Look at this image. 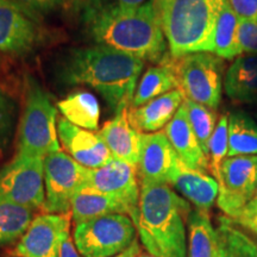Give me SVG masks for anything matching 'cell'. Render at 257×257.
I'll return each mask as SVG.
<instances>
[{
  "mask_svg": "<svg viewBox=\"0 0 257 257\" xmlns=\"http://www.w3.org/2000/svg\"><path fill=\"white\" fill-rule=\"evenodd\" d=\"M57 110L63 118L76 126L89 131L99 128L100 105L92 93L74 92L57 102Z\"/></svg>",
  "mask_w": 257,
  "mask_h": 257,
  "instance_id": "obj_24",
  "label": "cell"
},
{
  "mask_svg": "<svg viewBox=\"0 0 257 257\" xmlns=\"http://www.w3.org/2000/svg\"><path fill=\"white\" fill-rule=\"evenodd\" d=\"M185 99L181 89H173L142 106L130 107L128 120L137 131L148 134L157 133L174 118Z\"/></svg>",
  "mask_w": 257,
  "mask_h": 257,
  "instance_id": "obj_18",
  "label": "cell"
},
{
  "mask_svg": "<svg viewBox=\"0 0 257 257\" xmlns=\"http://www.w3.org/2000/svg\"><path fill=\"white\" fill-rule=\"evenodd\" d=\"M218 257H257V243L236 226L231 218H220L218 226Z\"/></svg>",
  "mask_w": 257,
  "mask_h": 257,
  "instance_id": "obj_27",
  "label": "cell"
},
{
  "mask_svg": "<svg viewBox=\"0 0 257 257\" xmlns=\"http://www.w3.org/2000/svg\"><path fill=\"white\" fill-rule=\"evenodd\" d=\"M169 185L181 193L182 197L191 201L198 210L206 212L213 206L219 194V184L216 179L205 172L188 168L181 161Z\"/></svg>",
  "mask_w": 257,
  "mask_h": 257,
  "instance_id": "obj_19",
  "label": "cell"
},
{
  "mask_svg": "<svg viewBox=\"0 0 257 257\" xmlns=\"http://www.w3.org/2000/svg\"><path fill=\"white\" fill-rule=\"evenodd\" d=\"M140 252H141V246H140V243H138V240L136 239L127 249H125L124 251H121L120 253H118V255L112 256V257H138L140 256Z\"/></svg>",
  "mask_w": 257,
  "mask_h": 257,
  "instance_id": "obj_37",
  "label": "cell"
},
{
  "mask_svg": "<svg viewBox=\"0 0 257 257\" xmlns=\"http://www.w3.org/2000/svg\"><path fill=\"white\" fill-rule=\"evenodd\" d=\"M176 88H179V80L175 69V59L169 60L167 56L159 66L150 67L143 74L137 85L131 107L142 106Z\"/></svg>",
  "mask_w": 257,
  "mask_h": 257,
  "instance_id": "obj_22",
  "label": "cell"
},
{
  "mask_svg": "<svg viewBox=\"0 0 257 257\" xmlns=\"http://www.w3.org/2000/svg\"><path fill=\"white\" fill-rule=\"evenodd\" d=\"M184 105L187 112L189 124L197 136L205 155H208V143L217 126V113L213 108L185 99Z\"/></svg>",
  "mask_w": 257,
  "mask_h": 257,
  "instance_id": "obj_29",
  "label": "cell"
},
{
  "mask_svg": "<svg viewBox=\"0 0 257 257\" xmlns=\"http://www.w3.org/2000/svg\"><path fill=\"white\" fill-rule=\"evenodd\" d=\"M147 2L148 0H118V3L125 8H137V6L143 5Z\"/></svg>",
  "mask_w": 257,
  "mask_h": 257,
  "instance_id": "obj_38",
  "label": "cell"
},
{
  "mask_svg": "<svg viewBox=\"0 0 257 257\" xmlns=\"http://www.w3.org/2000/svg\"><path fill=\"white\" fill-rule=\"evenodd\" d=\"M137 229L127 214L113 213L76 224L73 240L83 257H112L136 240Z\"/></svg>",
  "mask_w": 257,
  "mask_h": 257,
  "instance_id": "obj_6",
  "label": "cell"
},
{
  "mask_svg": "<svg viewBox=\"0 0 257 257\" xmlns=\"http://www.w3.org/2000/svg\"><path fill=\"white\" fill-rule=\"evenodd\" d=\"M144 61L101 44L74 48L63 57L59 75L64 85H83L105 99L114 114L131 107Z\"/></svg>",
  "mask_w": 257,
  "mask_h": 257,
  "instance_id": "obj_2",
  "label": "cell"
},
{
  "mask_svg": "<svg viewBox=\"0 0 257 257\" xmlns=\"http://www.w3.org/2000/svg\"><path fill=\"white\" fill-rule=\"evenodd\" d=\"M57 135L68 155L86 168H100L112 159L98 133L76 126L66 118L57 120Z\"/></svg>",
  "mask_w": 257,
  "mask_h": 257,
  "instance_id": "obj_14",
  "label": "cell"
},
{
  "mask_svg": "<svg viewBox=\"0 0 257 257\" xmlns=\"http://www.w3.org/2000/svg\"><path fill=\"white\" fill-rule=\"evenodd\" d=\"M224 91L234 101L256 100L257 54H243L234 59L225 73Z\"/></svg>",
  "mask_w": 257,
  "mask_h": 257,
  "instance_id": "obj_20",
  "label": "cell"
},
{
  "mask_svg": "<svg viewBox=\"0 0 257 257\" xmlns=\"http://www.w3.org/2000/svg\"><path fill=\"white\" fill-rule=\"evenodd\" d=\"M138 257H154V256H152V255H141V256H138Z\"/></svg>",
  "mask_w": 257,
  "mask_h": 257,
  "instance_id": "obj_40",
  "label": "cell"
},
{
  "mask_svg": "<svg viewBox=\"0 0 257 257\" xmlns=\"http://www.w3.org/2000/svg\"><path fill=\"white\" fill-rule=\"evenodd\" d=\"M81 21L86 34L101 46L124 51L143 61L162 62L167 43L156 0L125 8L118 0H82Z\"/></svg>",
  "mask_w": 257,
  "mask_h": 257,
  "instance_id": "obj_1",
  "label": "cell"
},
{
  "mask_svg": "<svg viewBox=\"0 0 257 257\" xmlns=\"http://www.w3.org/2000/svg\"><path fill=\"white\" fill-rule=\"evenodd\" d=\"M24 110L18 127V154L46 157L60 152L56 107L34 76L25 79Z\"/></svg>",
  "mask_w": 257,
  "mask_h": 257,
  "instance_id": "obj_5",
  "label": "cell"
},
{
  "mask_svg": "<svg viewBox=\"0 0 257 257\" xmlns=\"http://www.w3.org/2000/svg\"><path fill=\"white\" fill-rule=\"evenodd\" d=\"M238 47L240 55L243 54H257V22L239 21Z\"/></svg>",
  "mask_w": 257,
  "mask_h": 257,
  "instance_id": "obj_33",
  "label": "cell"
},
{
  "mask_svg": "<svg viewBox=\"0 0 257 257\" xmlns=\"http://www.w3.org/2000/svg\"><path fill=\"white\" fill-rule=\"evenodd\" d=\"M70 211L75 225L107 214L123 213L128 216L127 208L120 201L87 186H83L75 193Z\"/></svg>",
  "mask_w": 257,
  "mask_h": 257,
  "instance_id": "obj_21",
  "label": "cell"
},
{
  "mask_svg": "<svg viewBox=\"0 0 257 257\" xmlns=\"http://www.w3.org/2000/svg\"><path fill=\"white\" fill-rule=\"evenodd\" d=\"M239 18L225 3L218 16L213 34L212 54L223 60H232L240 55L238 47Z\"/></svg>",
  "mask_w": 257,
  "mask_h": 257,
  "instance_id": "obj_25",
  "label": "cell"
},
{
  "mask_svg": "<svg viewBox=\"0 0 257 257\" xmlns=\"http://www.w3.org/2000/svg\"><path fill=\"white\" fill-rule=\"evenodd\" d=\"M173 59L211 53L218 16L227 0H156Z\"/></svg>",
  "mask_w": 257,
  "mask_h": 257,
  "instance_id": "obj_4",
  "label": "cell"
},
{
  "mask_svg": "<svg viewBox=\"0 0 257 257\" xmlns=\"http://www.w3.org/2000/svg\"><path fill=\"white\" fill-rule=\"evenodd\" d=\"M175 69L185 98L216 110L224 87L223 59L206 51L192 53L175 59Z\"/></svg>",
  "mask_w": 257,
  "mask_h": 257,
  "instance_id": "obj_7",
  "label": "cell"
},
{
  "mask_svg": "<svg viewBox=\"0 0 257 257\" xmlns=\"http://www.w3.org/2000/svg\"><path fill=\"white\" fill-rule=\"evenodd\" d=\"M98 135L104 141L113 159L137 167L141 149V133L130 124L128 108H124L104 124Z\"/></svg>",
  "mask_w": 257,
  "mask_h": 257,
  "instance_id": "obj_17",
  "label": "cell"
},
{
  "mask_svg": "<svg viewBox=\"0 0 257 257\" xmlns=\"http://www.w3.org/2000/svg\"><path fill=\"white\" fill-rule=\"evenodd\" d=\"M179 162L165 131L141 134L137 165L141 185H169Z\"/></svg>",
  "mask_w": 257,
  "mask_h": 257,
  "instance_id": "obj_13",
  "label": "cell"
},
{
  "mask_svg": "<svg viewBox=\"0 0 257 257\" xmlns=\"http://www.w3.org/2000/svg\"><path fill=\"white\" fill-rule=\"evenodd\" d=\"M88 168L64 152L44 157V187L47 213H69L75 193L85 185Z\"/></svg>",
  "mask_w": 257,
  "mask_h": 257,
  "instance_id": "obj_9",
  "label": "cell"
},
{
  "mask_svg": "<svg viewBox=\"0 0 257 257\" xmlns=\"http://www.w3.org/2000/svg\"><path fill=\"white\" fill-rule=\"evenodd\" d=\"M240 225H242V226H244V227H248L249 230L255 229V227H257V216L251 218V219L244 221V223L240 224Z\"/></svg>",
  "mask_w": 257,
  "mask_h": 257,
  "instance_id": "obj_39",
  "label": "cell"
},
{
  "mask_svg": "<svg viewBox=\"0 0 257 257\" xmlns=\"http://www.w3.org/2000/svg\"><path fill=\"white\" fill-rule=\"evenodd\" d=\"M34 211L0 199V245L19 240L34 219Z\"/></svg>",
  "mask_w": 257,
  "mask_h": 257,
  "instance_id": "obj_28",
  "label": "cell"
},
{
  "mask_svg": "<svg viewBox=\"0 0 257 257\" xmlns=\"http://www.w3.org/2000/svg\"><path fill=\"white\" fill-rule=\"evenodd\" d=\"M32 22H40L47 16L63 8L69 0H9Z\"/></svg>",
  "mask_w": 257,
  "mask_h": 257,
  "instance_id": "obj_32",
  "label": "cell"
},
{
  "mask_svg": "<svg viewBox=\"0 0 257 257\" xmlns=\"http://www.w3.org/2000/svg\"><path fill=\"white\" fill-rule=\"evenodd\" d=\"M17 102L11 95L0 89V153L4 152L15 131Z\"/></svg>",
  "mask_w": 257,
  "mask_h": 257,
  "instance_id": "obj_31",
  "label": "cell"
},
{
  "mask_svg": "<svg viewBox=\"0 0 257 257\" xmlns=\"http://www.w3.org/2000/svg\"><path fill=\"white\" fill-rule=\"evenodd\" d=\"M165 133L176 155L186 167L205 173L210 169L208 159L189 124L184 104L176 112L174 118L167 124Z\"/></svg>",
  "mask_w": 257,
  "mask_h": 257,
  "instance_id": "obj_16",
  "label": "cell"
},
{
  "mask_svg": "<svg viewBox=\"0 0 257 257\" xmlns=\"http://www.w3.org/2000/svg\"><path fill=\"white\" fill-rule=\"evenodd\" d=\"M78 249H76L75 244H74V240L70 237V234L66 237L63 240L62 245H61L60 249V257H80Z\"/></svg>",
  "mask_w": 257,
  "mask_h": 257,
  "instance_id": "obj_36",
  "label": "cell"
},
{
  "mask_svg": "<svg viewBox=\"0 0 257 257\" xmlns=\"http://www.w3.org/2000/svg\"><path fill=\"white\" fill-rule=\"evenodd\" d=\"M257 155V123L244 112L229 114L227 157Z\"/></svg>",
  "mask_w": 257,
  "mask_h": 257,
  "instance_id": "obj_26",
  "label": "cell"
},
{
  "mask_svg": "<svg viewBox=\"0 0 257 257\" xmlns=\"http://www.w3.org/2000/svg\"><path fill=\"white\" fill-rule=\"evenodd\" d=\"M227 4L239 21L257 22V0H227Z\"/></svg>",
  "mask_w": 257,
  "mask_h": 257,
  "instance_id": "obj_34",
  "label": "cell"
},
{
  "mask_svg": "<svg viewBox=\"0 0 257 257\" xmlns=\"http://www.w3.org/2000/svg\"><path fill=\"white\" fill-rule=\"evenodd\" d=\"M257 216V191L255 194H253V197L251 200H250L248 204H246V206L243 208L242 212L239 213V216L236 218V219H233V221L236 224H243L244 221L251 219V218L256 217Z\"/></svg>",
  "mask_w": 257,
  "mask_h": 257,
  "instance_id": "obj_35",
  "label": "cell"
},
{
  "mask_svg": "<svg viewBox=\"0 0 257 257\" xmlns=\"http://www.w3.org/2000/svg\"><path fill=\"white\" fill-rule=\"evenodd\" d=\"M229 153V114H223L218 120L217 126L208 143V165L214 179L218 180L221 163Z\"/></svg>",
  "mask_w": 257,
  "mask_h": 257,
  "instance_id": "obj_30",
  "label": "cell"
},
{
  "mask_svg": "<svg viewBox=\"0 0 257 257\" xmlns=\"http://www.w3.org/2000/svg\"><path fill=\"white\" fill-rule=\"evenodd\" d=\"M217 181L218 206L226 217L236 219L257 191V155L226 157Z\"/></svg>",
  "mask_w": 257,
  "mask_h": 257,
  "instance_id": "obj_10",
  "label": "cell"
},
{
  "mask_svg": "<svg viewBox=\"0 0 257 257\" xmlns=\"http://www.w3.org/2000/svg\"><path fill=\"white\" fill-rule=\"evenodd\" d=\"M191 205L169 185H141L140 239L154 257H188L186 223Z\"/></svg>",
  "mask_w": 257,
  "mask_h": 257,
  "instance_id": "obj_3",
  "label": "cell"
},
{
  "mask_svg": "<svg viewBox=\"0 0 257 257\" xmlns=\"http://www.w3.org/2000/svg\"><path fill=\"white\" fill-rule=\"evenodd\" d=\"M251 231H253V232H255V233L257 234V227H255V229H252Z\"/></svg>",
  "mask_w": 257,
  "mask_h": 257,
  "instance_id": "obj_41",
  "label": "cell"
},
{
  "mask_svg": "<svg viewBox=\"0 0 257 257\" xmlns=\"http://www.w3.org/2000/svg\"><path fill=\"white\" fill-rule=\"evenodd\" d=\"M0 199L32 211L44 207V157L16 154L0 169Z\"/></svg>",
  "mask_w": 257,
  "mask_h": 257,
  "instance_id": "obj_8",
  "label": "cell"
},
{
  "mask_svg": "<svg viewBox=\"0 0 257 257\" xmlns=\"http://www.w3.org/2000/svg\"><path fill=\"white\" fill-rule=\"evenodd\" d=\"M72 212L42 213L32 219L28 230L17 242V257H60L64 238L70 234Z\"/></svg>",
  "mask_w": 257,
  "mask_h": 257,
  "instance_id": "obj_12",
  "label": "cell"
},
{
  "mask_svg": "<svg viewBox=\"0 0 257 257\" xmlns=\"http://www.w3.org/2000/svg\"><path fill=\"white\" fill-rule=\"evenodd\" d=\"M83 186L117 199L127 208L128 216L136 223L141 195L137 167L112 157L100 168L88 169Z\"/></svg>",
  "mask_w": 257,
  "mask_h": 257,
  "instance_id": "obj_11",
  "label": "cell"
},
{
  "mask_svg": "<svg viewBox=\"0 0 257 257\" xmlns=\"http://www.w3.org/2000/svg\"><path fill=\"white\" fill-rule=\"evenodd\" d=\"M188 225V257H218L219 243L217 230L206 211H191Z\"/></svg>",
  "mask_w": 257,
  "mask_h": 257,
  "instance_id": "obj_23",
  "label": "cell"
},
{
  "mask_svg": "<svg viewBox=\"0 0 257 257\" xmlns=\"http://www.w3.org/2000/svg\"><path fill=\"white\" fill-rule=\"evenodd\" d=\"M38 38L36 23L9 0H0V53L24 56L34 49Z\"/></svg>",
  "mask_w": 257,
  "mask_h": 257,
  "instance_id": "obj_15",
  "label": "cell"
},
{
  "mask_svg": "<svg viewBox=\"0 0 257 257\" xmlns=\"http://www.w3.org/2000/svg\"><path fill=\"white\" fill-rule=\"evenodd\" d=\"M256 118H257V114H256Z\"/></svg>",
  "mask_w": 257,
  "mask_h": 257,
  "instance_id": "obj_42",
  "label": "cell"
}]
</instances>
